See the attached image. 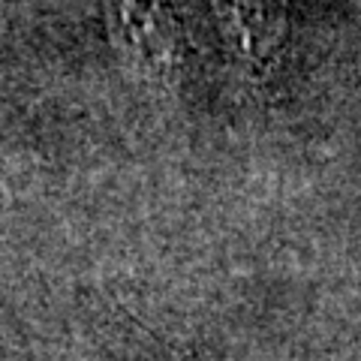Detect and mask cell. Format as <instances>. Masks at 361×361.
Instances as JSON below:
<instances>
[{
	"label": "cell",
	"mask_w": 361,
	"mask_h": 361,
	"mask_svg": "<svg viewBox=\"0 0 361 361\" xmlns=\"http://www.w3.org/2000/svg\"><path fill=\"white\" fill-rule=\"evenodd\" d=\"M111 45L145 78H169L180 63L178 16L166 0H106Z\"/></svg>",
	"instance_id": "obj_1"
},
{
	"label": "cell",
	"mask_w": 361,
	"mask_h": 361,
	"mask_svg": "<svg viewBox=\"0 0 361 361\" xmlns=\"http://www.w3.org/2000/svg\"><path fill=\"white\" fill-rule=\"evenodd\" d=\"M220 37L247 73L262 75L289 33L286 0H211Z\"/></svg>",
	"instance_id": "obj_2"
}]
</instances>
